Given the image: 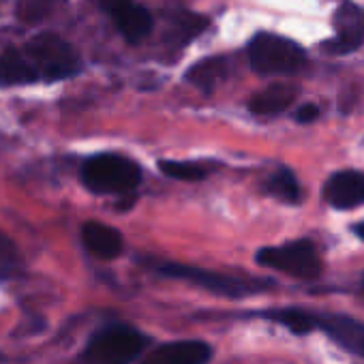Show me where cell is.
Listing matches in <instances>:
<instances>
[{
  "label": "cell",
  "instance_id": "cell-18",
  "mask_svg": "<svg viewBox=\"0 0 364 364\" xmlns=\"http://www.w3.org/2000/svg\"><path fill=\"white\" fill-rule=\"evenodd\" d=\"M266 317L270 321L285 326L294 334H309L315 330V313H309L302 309H279V311L266 313Z\"/></svg>",
  "mask_w": 364,
  "mask_h": 364
},
{
  "label": "cell",
  "instance_id": "cell-12",
  "mask_svg": "<svg viewBox=\"0 0 364 364\" xmlns=\"http://www.w3.org/2000/svg\"><path fill=\"white\" fill-rule=\"evenodd\" d=\"M35 82H39V77L22 48H9L0 54V84L26 86Z\"/></svg>",
  "mask_w": 364,
  "mask_h": 364
},
{
  "label": "cell",
  "instance_id": "cell-25",
  "mask_svg": "<svg viewBox=\"0 0 364 364\" xmlns=\"http://www.w3.org/2000/svg\"><path fill=\"white\" fill-rule=\"evenodd\" d=\"M362 285H364V281H362Z\"/></svg>",
  "mask_w": 364,
  "mask_h": 364
},
{
  "label": "cell",
  "instance_id": "cell-19",
  "mask_svg": "<svg viewBox=\"0 0 364 364\" xmlns=\"http://www.w3.org/2000/svg\"><path fill=\"white\" fill-rule=\"evenodd\" d=\"M65 0H18L16 16L24 24H39L52 11H56Z\"/></svg>",
  "mask_w": 364,
  "mask_h": 364
},
{
  "label": "cell",
  "instance_id": "cell-17",
  "mask_svg": "<svg viewBox=\"0 0 364 364\" xmlns=\"http://www.w3.org/2000/svg\"><path fill=\"white\" fill-rule=\"evenodd\" d=\"M266 191L285 202V204H298L300 202V185H298V178L294 176L291 169H279L270 176V180L266 182Z\"/></svg>",
  "mask_w": 364,
  "mask_h": 364
},
{
  "label": "cell",
  "instance_id": "cell-8",
  "mask_svg": "<svg viewBox=\"0 0 364 364\" xmlns=\"http://www.w3.org/2000/svg\"><path fill=\"white\" fill-rule=\"evenodd\" d=\"M315 330H323L343 349L364 358V323L349 315L315 313Z\"/></svg>",
  "mask_w": 364,
  "mask_h": 364
},
{
  "label": "cell",
  "instance_id": "cell-15",
  "mask_svg": "<svg viewBox=\"0 0 364 364\" xmlns=\"http://www.w3.org/2000/svg\"><path fill=\"white\" fill-rule=\"evenodd\" d=\"M208 24H210V20L206 16L191 14V11H178L169 22V31L165 33V41L173 48H185L198 35H202L208 28Z\"/></svg>",
  "mask_w": 364,
  "mask_h": 364
},
{
  "label": "cell",
  "instance_id": "cell-10",
  "mask_svg": "<svg viewBox=\"0 0 364 364\" xmlns=\"http://www.w3.org/2000/svg\"><path fill=\"white\" fill-rule=\"evenodd\" d=\"M323 196L338 210L358 208L364 204V176L360 171H338L326 182Z\"/></svg>",
  "mask_w": 364,
  "mask_h": 364
},
{
  "label": "cell",
  "instance_id": "cell-4",
  "mask_svg": "<svg viewBox=\"0 0 364 364\" xmlns=\"http://www.w3.org/2000/svg\"><path fill=\"white\" fill-rule=\"evenodd\" d=\"M154 270H159L163 277L187 281L191 285H198L202 289H208L217 296H228V298H245L257 291L268 289L272 283L270 281H259V279H245V277H232L198 266H187L178 262H163L154 264Z\"/></svg>",
  "mask_w": 364,
  "mask_h": 364
},
{
  "label": "cell",
  "instance_id": "cell-6",
  "mask_svg": "<svg viewBox=\"0 0 364 364\" xmlns=\"http://www.w3.org/2000/svg\"><path fill=\"white\" fill-rule=\"evenodd\" d=\"M257 264L264 268H272L285 272L294 279L313 281L321 274L323 266L319 253L311 240H296L283 247H266L255 255Z\"/></svg>",
  "mask_w": 364,
  "mask_h": 364
},
{
  "label": "cell",
  "instance_id": "cell-20",
  "mask_svg": "<svg viewBox=\"0 0 364 364\" xmlns=\"http://www.w3.org/2000/svg\"><path fill=\"white\" fill-rule=\"evenodd\" d=\"M159 169L180 182H198L208 176V169L193 161H159Z\"/></svg>",
  "mask_w": 364,
  "mask_h": 364
},
{
  "label": "cell",
  "instance_id": "cell-24",
  "mask_svg": "<svg viewBox=\"0 0 364 364\" xmlns=\"http://www.w3.org/2000/svg\"><path fill=\"white\" fill-rule=\"evenodd\" d=\"M355 234H358V236H360V238L364 240V221L355 225Z\"/></svg>",
  "mask_w": 364,
  "mask_h": 364
},
{
  "label": "cell",
  "instance_id": "cell-3",
  "mask_svg": "<svg viewBox=\"0 0 364 364\" xmlns=\"http://www.w3.org/2000/svg\"><path fill=\"white\" fill-rule=\"evenodd\" d=\"M82 182L92 193H131L141 182L139 165L122 154H97L82 165Z\"/></svg>",
  "mask_w": 364,
  "mask_h": 364
},
{
  "label": "cell",
  "instance_id": "cell-21",
  "mask_svg": "<svg viewBox=\"0 0 364 364\" xmlns=\"http://www.w3.org/2000/svg\"><path fill=\"white\" fill-rule=\"evenodd\" d=\"M22 270V255L16 242L0 230V281H9Z\"/></svg>",
  "mask_w": 364,
  "mask_h": 364
},
{
  "label": "cell",
  "instance_id": "cell-9",
  "mask_svg": "<svg viewBox=\"0 0 364 364\" xmlns=\"http://www.w3.org/2000/svg\"><path fill=\"white\" fill-rule=\"evenodd\" d=\"M213 347L204 341H173L148 351L139 364H208Z\"/></svg>",
  "mask_w": 364,
  "mask_h": 364
},
{
  "label": "cell",
  "instance_id": "cell-22",
  "mask_svg": "<svg viewBox=\"0 0 364 364\" xmlns=\"http://www.w3.org/2000/svg\"><path fill=\"white\" fill-rule=\"evenodd\" d=\"M317 116H319V107H317V105H313V103H309V105H302V107L296 112V120H298V122H302V124H309V122H313Z\"/></svg>",
  "mask_w": 364,
  "mask_h": 364
},
{
  "label": "cell",
  "instance_id": "cell-16",
  "mask_svg": "<svg viewBox=\"0 0 364 364\" xmlns=\"http://www.w3.org/2000/svg\"><path fill=\"white\" fill-rule=\"evenodd\" d=\"M225 75H228V60L223 56L204 58L187 71V80L204 92H213L215 86L225 80Z\"/></svg>",
  "mask_w": 364,
  "mask_h": 364
},
{
  "label": "cell",
  "instance_id": "cell-14",
  "mask_svg": "<svg viewBox=\"0 0 364 364\" xmlns=\"http://www.w3.org/2000/svg\"><path fill=\"white\" fill-rule=\"evenodd\" d=\"M298 97V90L289 84H272L257 92L249 101V109L257 116H274L285 112Z\"/></svg>",
  "mask_w": 364,
  "mask_h": 364
},
{
  "label": "cell",
  "instance_id": "cell-11",
  "mask_svg": "<svg viewBox=\"0 0 364 364\" xmlns=\"http://www.w3.org/2000/svg\"><path fill=\"white\" fill-rule=\"evenodd\" d=\"M82 240L86 245V249L99 257V259H116L122 249H124V240L122 234L105 223L99 221H88L82 228Z\"/></svg>",
  "mask_w": 364,
  "mask_h": 364
},
{
  "label": "cell",
  "instance_id": "cell-13",
  "mask_svg": "<svg viewBox=\"0 0 364 364\" xmlns=\"http://www.w3.org/2000/svg\"><path fill=\"white\" fill-rule=\"evenodd\" d=\"M112 18L116 22L118 31L122 33V37L129 43H139L141 39H146L150 35V31L154 26V20H152L150 11L139 7V5H135V3L122 7Z\"/></svg>",
  "mask_w": 364,
  "mask_h": 364
},
{
  "label": "cell",
  "instance_id": "cell-1",
  "mask_svg": "<svg viewBox=\"0 0 364 364\" xmlns=\"http://www.w3.org/2000/svg\"><path fill=\"white\" fill-rule=\"evenodd\" d=\"M148 336L133 326L114 323L99 330L73 364H133L148 347Z\"/></svg>",
  "mask_w": 364,
  "mask_h": 364
},
{
  "label": "cell",
  "instance_id": "cell-2",
  "mask_svg": "<svg viewBox=\"0 0 364 364\" xmlns=\"http://www.w3.org/2000/svg\"><path fill=\"white\" fill-rule=\"evenodd\" d=\"M26 58L31 60L39 82H60L80 73L82 60L75 48L65 41L60 35L41 33L35 35L24 48Z\"/></svg>",
  "mask_w": 364,
  "mask_h": 364
},
{
  "label": "cell",
  "instance_id": "cell-5",
  "mask_svg": "<svg viewBox=\"0 0 364 364\" xmlns=\"http://www.w3.org/2000/svg\"><path fill=\"white\" fill-rule=\"evenodd\" d=\"M249 63L259 75H291L304 67L306 54L291 39L259 33L249 43Z\"/></svg>",
  "mask_w": 364,
  "mask_h": 364
},
{
  "label": "cell",
  "instance_id": "cell-23",
  "mask_svg": "<svg viewBox=\"0 0 364 364\" xmlns=\"http://www.w3.org/2000/svg\"><path fill=\"white\" fill-rule=\"evenodd\" d=\"M101 3V7L109 14V16H114L116 11H120L122 7H127V5H131L133 0H99Z\"/></svg>",
  "mask_w": 364,
  "mask_h": 364
},
{
  "label": "cell",
  "instance_id": "cell-7",
  "mask_svg": "<svg viewBox=\"0 0 364 364\" xmlns=\"http://www.w3.org/2000/svg\"><path fill=\"white\" fill-rule=\"evenodd\" d=\"M336 37L326 43L330 54L343 56L355 52L364 43V9L353 3H343L334 14Z\"/></svg>",
  "mask_w": 364,
  "mask_h": 364
}]
</instances>
